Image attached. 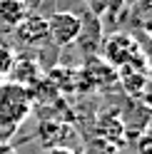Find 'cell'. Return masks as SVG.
I'll return each mask as SVG.
<instances>
[{"instance_id":"9","label":"cell","mask_w":152,"mask_h":154,"mask_svg":"<svg viewBox=\"0 0 152 154\" xmlns=\"http://www.w3.org/2000/svg\"><path fill=\"white\" fill-rule=\"evenodd\" d=\"M8 77H10V82H15V85L30 87L37 77H43V75H40V65H37L33 57L23 55V57H15L13 60V67H10V72H8Z\"/></svg>"},{"instance_id":"13","label":"cell","mask_w":152,"mask_h":154,"mask_svg":"<svg viewBox=\"0 0 152 154\" xmlns=\"http://www.w3.org/2000/svg\"><path fill=\"white\" fill-rule=\"evenodd\" d=\"M43 154H80V152H75L72 147H50V149H45Z\"/></svg>"},{"instance_id":"3","label":"cell","mask_w":152,"mask_h":154,"mask_svg":"<svg viewBox=\"0 0 152 154\" xmlns=\"http://www.w3.org/2000/svg\"><path fill=\"white\" fill-rule=\"evenodd\" d=\"M80 25H82V15L70 13V10H58L47 17V42L55 47H70L75 45L80 35Z\"/></svg>"},{"instance_id":"11","label":"cell","mask_w":152,"mask_h":154,"mask_svg":"<svg viewBox=\"0 0 152 154\" xmlns=\"http://www.w3.org/2000/svg\"><path fill=\"white\" fill-rule=\"evenodd\" d=\"M85 3H87V8H90V13H92V15L102 17V15H105V10L110 8L112 0H85Z\"/></svg>"},{"instance_id":"7","label":"cell","mask_w":152,"mask_h":154,"mask_svg":"<svg viewBox=\"0 0 152 154\" xmlns=\"http://www.w3.org/2000/svg\"><path fill=\"white\" fill-rule=\"evenodd\" d=\"M95 129H97V139L110 144L112 149H120L122 144L127 142V124H125V119H122L117 112L100 114L97 127H95Z\"/></svg>"},{"instance_id":"4","label":"cell","mask_w":152,"mask_h":154,"mask_svg":"<svg viewBox=\"0 0 152 154\" xmlns=\"http://www.w3.org/2000/svg\"><path fill=\"white\" fill-rule=\"evenodd\" d=\"M80 90H107L117 82V70L105 62L100 55H87L85 65L80 67Z\"/></svg>"},{"instance_id":"2","label":"cell","mask_w":152,"mask_h":154,"mask_svg":"<svg viewBox=\"0 0 152 154\" xmlns=\"http://www.w3.org/2000/svg\"><path fill=\"white\" fill-rule=\"evenodd\" d=\"M140 55H145V47L137 37H132L127 32H112L107 37H102L100 45V57L105 62H110L115 70L130 65L132 60H137Z\"/></svg>"},{"instance_id":"10","label":"cell","mask_w":152,"mask_h":154,"mask_svg":"<svg viewBox=\"0 0 152 154\" xmlns=\"http://www.w3.org/2000/svg\"><path fill=\"white\" fill-rule=\"evenodd\" d=\"M13 60H15V52L8 45H0V80L8 77V72H10V67H13Z\"/></svg>"},{"instance_id":"6","label":"cell","mask_w":152,"mask_h":154,"mask_svg":"<svg viewBox=\"0 0 152 154\" xmlns=\"http://www.w3.org/2000/svg\"><path fill=\"white\" fill-rule=\"evenodd\" d=\"M37 137H40L43 147H70V139L78 137V132L72 129V124H68L65 119H50L43 117L37 124Z\"/></svg>"},{"instance_id":"1","label":"cell","mask_w":152,"mask_h":154,"mask_svg":"<svg viewBox=\"0 0 152 154\" xmlns=\"http://www.w3.org/2000/svg\"><path fill=\"white\" fill-rule=\"evenodd\" d=\"M33 109V97L23 85L3 82L0 85V129H15Z\"/></svg>"},{"instance_id":"5","label":"cell","mask_w":152,"mask_h":154,"mask_svg":"<svg viewBox=\"0 0 152 154\" xmlns=\"http://www.w3.org/2000/svg\"><path fill=\"white\" fill-rule=\"evenodd\" d=\"M15 40L25 45V47H40L47 42V17L37 15V13H27L20 23L15 25Z\"/></svg>"},{"instance_id":"8","label":"cell","mask_w":152,"mask_h":154,"mask_svg":"<svg viewBox=\"0 0 152 154\" xmlns=\"http://www.w3.org/2000/svg\"><path fill=\"white\" fill-rule=\"evenodd\" d=\"M30 13V5L25 0H0V35L15 30V25Z\"/></svg>"},{"instance_id":"14","label":"cell","mask_w":152,"mask_h":154,"mask_svg":"<svg viewBox=\"0 0 152 154\" xmlns=\"http://www.w3.org/2000/svg\"><path fill=\"white\" fill-rule=\"evenodd\" d=\"M0 154H15V152H13L10 147H3V149H0Z\"/></svg>"},{"instance_id":"12","label":"cell","mask_w":152,"mask_h":154,"mask_svg":"<svg viewBox=\"0 0 152 154\" xmlns=\"http://www.w3.org/2000/svg\"><path fill=\"white\" fill-rule=\"evenodd\" d=\"M150 132L147 129H142V134H140V144H137V149H140V154H150Z\"/></svg>"}]
</instances>
